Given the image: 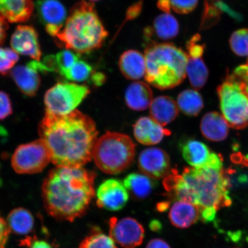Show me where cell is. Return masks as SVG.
Instances as JSON below:
<instances>
[{"label": "cell", "instance_id": "cell-1", "mask_svg": "<svg viewBox=\"0 0 248 248\" xmlns=\"http://www.w3.org/2000/svg\"><path fill=\"white\" fill-rule=\"evenodd\" d=\"M163 185L175 199L197 206L203 222L214 221L217 211L232 203L229 195L230 179L223 167L222 156L215 153L201 168L185 167L181 173L172 170L164 178Z\"/></svg>", "mask_w": 248, "mask_h": 248}, {"label": "cell", "instance_id": "cell-2", "mask_svg": "<svg viewBox=\"0 0 248 248\" xmlns=\"http://www.w3.org/2000/svg\"><path fill=\"white\" fill-rule=\"evenodd\" d=\"M40 139L57 167H81L91 162L98 132L89 116L75 110L66 115L46 113L39 126Z\"/></svg>", "mask_w": 248, "mask_h": 248}, {"label": "cell", "instance_id": "cell-3", "mask_svg": "<svg viewBox=\"0 0 248 248\" xmlns=\"http://www.w3.org/2000/svg\"><path fill=\"white\" fill-rule=\"evenodd\" d=\"M95 176L83 167L52 169L42 186L46 212L55 219L69 222L84 215L94 197Z\"/></svg>", "mask_w": 248, "mask_h": 248}, {"label": "cell", "instance_id": "cell-4", "mask_svg": "<svg viewBox=\"0 0 248 248\" xmlns=\"http://www.w3.org/2000/svg\"><path fill=\"white\" fill-rule=\"evenodd\" d=\"M108 36L94 4L82 1L71 9L63 29L55 37L60 46L77 53L88 54L101 48Z\"/></svg>", "mask_w": 248, "mask_h": 248}, {"label": "cell", "instance_id": "cell-5", "mask_svg": "<svg viewBox=\"0 0 248 248\" xmlns=\"http://www.w3.org/2000/svg\"><path fill=\"white\" fill-rule=\"evenodd\" d=\"M145 80L160 90L175 88L186 78L188 55L172 43H152L145 49Z\"/></svg>", "mask_w": 248, "mask_h": 248}, {"label": "cell", "instance_id": "cell-6", "mask_svg": "<svg viewBox=\"0 0 248 248\" xmlns=\"http://www.w3.org/2000/svg\"><path fill=\"white\" fill-rule=\"evenodd\" d=\"M135 154L136 145L128 135L107 132L97 140L93 157L102 172L117 175L131 166Z\"/></svg>", "mask_w": 248, "mask_h": 248}, {"label": "cell", "instance_id": "cell-7", "mask_svg": "<svg viewBox=\"0 0 248 248\" xmlns=\"http://www.w3.org/2000/svg\"><path fill=\"white\" fill-rule=\"evenodd\" d=\"M220 108L229 127L243 129L248 126V93L230 73L217 89Z\"/></svg>", "mask_w": 248, "mask_h": 248}, {"label": "cell", "instance_id": "cell-8", "mask_svg": "<svg viewBox=\"0 0 248 248\" xmlns=\"http://www.w3.org/2000/svg\"><path fill=\"white\" fill-rule=\"evenodd\" d=\"M90 92L88 87L84 85L58 83L46 93V113L66 115L73 112Z\"/></svg>", "mask_w": 248, "mask_h": 248}, {"label": "cell", "instance_id": "cell-9", "mask_svg": "<svg viewBox=\"0 0 248 248\" xmlns=\"http://www.w3.org/2000/svg\"><path fill=\"white\" fill-rule=\"evenodd\" d=\"M50 162L51 152L42 139L20 145L12 158V167L20 174L41 172Z\"/></svg>", "mask_w": 248, "mask_h": 248}, {"label": "cell", "instance_id": "cell-10", "mask_svg": "<svg viewBox=\"0 0 248 248\" xmlns=\"http://www.w3.org/2000/svg\"><path fill=\"white\" fill-rule=\"evenodd\" d=\"M110 237L124 248H135L141 245L144 237L143 227L136 219L115 217L109 221Z\"/></svg>", "mask_w": 248, "mask_h": 248}, {"label": "cell", "instance_id": "cell-11", "mask_svg": "<svg viewBox=\"0 0 248 248\" xmlns=\"http://www.w3.org/2000/svg\"><path fill=\"white\" fill-rule=\"evenodd\" d=\"M138 166L144 175L153 179L166 178L171 171L169 155L159 148L142 151L139 155Z\"/></svg>", "mask_w": 248, "mask_h": 248}, {"label": "cell", "instance_id": "cell-12", "mask_svg": "<svg viewBox=\"0 0 248 248\" xmlns=\"http://www.w3.org/2000/svg\"><path fill=\"white\" fill-rule=\"evenodd\" d=\"M35 6L46 32L52 37L57 36L66 23V8L58 0H38Z\"/></svg>", "mask_w": 248, "mask_h": 248}, {"label": "cell", "instance_id": "cell-13", "mask_svg": "<svg viewBox=\"0 0 248 248\" xmlns=\"http://www.w3.org/2000/svg\"><path fill=\"white\" fill-rule=\"evenodd\" d=\"M97 204L100 208L109 211H119L126 205L129 200L128 191L119 180H107L97 190Z\"/></svg>", "mask_w": 248, "mask_h": 248}, {"label": "cell", "instance_id": "cell-14", "mask_svg": "<svg viewBox=\"0 0 248 248\" xmlns=\"http://www.w3.org/2000/svg\"><path fill=\"white\" fill-rule=\"evenodd\" d=\"M11 45L18 54L27 56L37 61L41 58L38 33L32 27L17 26L12 36Z\"/></svg>", "mask_w": 248, "mask_h": 248}, {"label": "cell", "instance_id": "cell-15", "mask_svg": "<svg viewBox=\"0 0 248 248\" xmlns=\"http://www.w3.org/2000/svg\"><path fill=\"white\" fill-rule=\"evenodd\" d=\"M134 136L140 143L145 145L159 144L164 136L170 134L151 117H142L133 125Z\"/></svg>", "mask_w": 248, "mask_h": 248}, {"label": "cell", "instance_id": "cell-16", "mask_svg": "<svg viewBox=\"0 0 248 248\" xmlns=\"http://www.w3.org/2000/svg\"><path fill=\"white\" fill-rule=\"evenodd\" d=\"M229 127L222 114L216 111L204 114L200 125L203 137L213 142L222 141L227 138Z\"/></svg>", "mask_w": 248, "mask_h": 248}, {"label": "cell", "instance_id": "cell-17", "mask_svg": "<svg viewBox=\"0 0 248 248\" xmlns=\"http://www.w3.org/2000/svg\"><path fill=\"white\" fill-rule=\"evenodd\" d=\"M32 0H0V16L10 23H23L31 17Z\"/></svg>", "mask_w": 248, "mask_h": 248}, {"label": "cell", "instance_id": "cell-18", "mask_svg": "<svg viewBox=\"0 0 248 248\" xmlns=\"http://www.w3.org/2000/svg\"><path fill=\"white\" fill-rule=\"evenodd\" d=\"M121 72L126 78L138 80L145 76L146 64L144 55L136 50L126 51L121 55L119 60Z\"/></svg>", "mask_w": 248, "mask_h": 248}, {"label": "cell", "instance_id": "cell-19", "mask_svg": "<svg viewBox=\"0 0 248 248\" xmlns=\"http://www.w3.org/2000/svg\"><path fill=\"white\" fill-rule=\"evenodd\" d=\"M11 76L24 94L33 97L38 92L40 78L37 71L29 65L17 66L11 71Z\"/></svg>", "mask_w": 248, "mask_h": 248}, {"label": "cell", "instance_id": "cell-20", "mask_svg": "<svg viewBox=\"0 0 248 248\" xmlns=\"http://www.w3.org/2000/svg\"><path fill=\"white\" fill-rule=\"evenodd\" d=\"M198 207L187 202L178 201L173 204L169 213L170 222L176 227L184 229L190 227L200 218Z\"/></svg>", "mask_w": 248, "mask_h": 248}, {"label": "cell", "instance_id": "cell-21", "mask_svg": "<svg viewBox=\"0 0 248 248\" xmlns=\"http://www.w3.org/2000/svg\"><path fill=\"white\" fill-rule=\"evenodd\" d=\"M125 100L127 106L131 109L144 110L150 107L153 101V93L147 83L133 82L126 90Z\"/></svg>", "mask_w": 248, "mask_h": 248}, {"label": "cell", "instance_id": "cell-22", "mask_svg": "<svg viewBox=\"0 0 248 248\" xmlns=\"http://www.w3.org/2000/svg\"><path fill=\"white\" fill-rule=\"evenodd\" d=\"M181 149L186 162L195 168L205 166L213 153L205 144L195 140L185 141L181 145Z\"/></svg>", "mask_w": 248, "mask_h": 248}, {"label": "cell", "instance_id": "cell-23", "mask_svg": "<svg viewBox=\"0 0 248 248\" xmlns=\"http://www.w3.org/2000/svg\"><path fill=\"white\" fill-rule=\"evenodd\" d=\"M178 109L177 104L168 96L155 98L150 105L151 117L162 126L175 120L178 115Z\"/></svg>", "mask_w": 248, "mask_h": 248}, {"label": "cell", "instance_id": "cell-24", "mask_svg": "<svg viewBox=\"0 0 248 248\" xmlns=\"http://www.w3.org/2000/svg\"><path fill=\"white\" fill-rule=\"evenodd\" d=\"M124 185L133 197L138 199H144L151 193L154 188V182L144 174L130 173L124 179Z\"/></svg>", "mask_w": 248, "mask_h": 248}, {"label": "cell", "instance_id": "cell-25", "mask_svg": "<svg viewBox=\"0 0 248 248\" xmlns=\"http://www.w3.org/2000/svg\"><path fill=\"white\" fill-rule=\"evenodd\" d=\"M7 222L11 232L18 235L30 233L34 226L32 214L22 207H18L11 211L8 216Z\"/></svg>", "mask_w": 248, "mask_h": 248}, {"label": "cell", "instance_id": "cell-26", "mask_svg": "<svg viewBox=\"0 0 248 248\" xmlns=\"http://www.w3.org/2000/svg\"><path fill=\"white\" fill-rule=\"evenodd\" d=\"M179 110L186 115L196 116L203 108V101L196 90L187 89L182 92L177 98Z\"/></svg>", "mask_w": 248, "mask_h": 248}, {"label": "cell", "instance_id": "cell-27", "mask_svg": "<svg viewBox=\"0 0 248 248\" xmlns=\"http://www.w3.org/2000/svg\"><path fill=\"white\" fill-rule=\"evenodd\" d=\"M225 11L231 14L230 9L221 0H205L200 29L205 30L215 26L221 19L223 12Z\"/></svg>", "mask_w": 248, "mask_h": 248}, {"label": "cell", "instance_id": "cell-28", "mask_svg": "<svg viewBox=\"0 0 248 248\" xmlns=\"http://www.w3.org/2000/svg\"><path fill=\"white\" fill-rule=\"evenodd\" d=\"M187 73L190 84L195 90L203 88L209 77V70L202 58H193L188 57Z\"/></svg>", "mask_w": 248, "mask_h": 248}, {"label": "cell", "instance_id": "cell-29", "mask_svg": "<svg viewBox=\"0 0 248 248\" xmlns=\"http://www.w3.org/2000/svg\"><path fill=\"white\" fill-rule=\"evenodd\" d=\"M179 30L178 21L170 14L160 15L154 21V31L157 38L168 40L175 38Z\"/></svg>", "mask_w": 248, "mask_h": 248}, {"label": "cell", "instance_id": "cell-30", "mask_svg": "<svg viewBox=\"0 0 248 248\" xmlns=\"http://www.w3.org/2000/svg\"><path fill=\"white\" fill-rule=\"evenodd\" d=\"M231 48L239 57H248V29H243L234 31L229 40Z\"/></svg>", "mask_w": 248, "mask_h": 248}, {"label": "cell", "instance_id": "cell-31", "mask_svg": "<svg viewBox=\"0 0 248 248\" xmlns=\"http://www.w3.org/2000/svg\"><path fill=\"white\" fill-rule=\"evenodd\" d=\"M93 67L83 61H78L64 74L63 77L74 82H83L91 79L93 76Z\"/></svg>", "mask_w": 248, "mask_h": 248}, {"label": "cell", "instance_id": "cell-32", "mask_svg": "<svg viewBox=\"0 0 248 248\" xmlns=\"http://www.w3.org/2000/svg\"><path fill=\"white\" fill-rule=\"evenodd\" d=\"M79 248H118L110 237L96 231L86 237Z\"/></svg>", "mask_w": 248, "mask_h": 248}, {"label": "cell", "instance_id": "cell-33", "mask_svg": "<svg viewBox=\"0 0 248 248\" xmlns=\"http://www.w3.org/2000/svg\"><path fill=\"white\" fill-rule=\"evenodd\" d=\"M58 66V72L62 76L69 70L78 61L79 56L69 50H63L55 55Z\"/></svg>", "mask_w": 248, "mask_h": 248}, {"label": "cell", "instance_id": "cell-34", "mask_svg": "<svg viewBox=\"0 0 248 248\" xmlns=\"http://www.w3.org/2000/svg\"><path fill=\"white\" fill-rule=\"evenodd\" d=\"M18 55L14 49L0 47V74L5 75L18 61Z\"/></svg>", "mask_w": 248, "mask_h": 248}, {"label": "cell", "instance_id": "cell-35", "mask_svg": "<svg viewBox=\"0 0 248 248\" xmlns=\"http://www.w3.org/2000/svg\"><path fill=\"white\" fill-rule=\"evenodd\" d=\"M199 0H170L172 10L179 14H188L193 12Z\"/></svg>", "mask_w": 248, "mask_h": 248}, {"label": "cell", "instance_id": "cell-36", "mask_svg": "<svg viewBox=\"0 0 248 248\" xmlns=\"http://www.w3.org/2000/svg\"><path fill=\"white\" fill-rule=\"evenodd\" d=\"M201 39V37L199 34H196L187 42L186 47H187L188 57L202 58L205 46L198 43Z\"/></svg>", "mask_w": 248, "mask_h": 248}, {"label": "cell", "instance_id": "cell-37", "mask_svg": "<svg viewBox=\"0 0 248 248\" xmlns=\"http://www.w3.org/2000/svg\"><path fill=\"white\" fill-rule=\"evenodd\" d=\"M231 74L248 93V60L246 64L237 67Z\"/></svg>", "mask_w": 248, "mask_h": 248}, {"label": "cell", "instance_id": "cell-38", "mask_svg": "<svg viewBox=\"0 0 248 248\" xmlns=\"http://www.w3.org/2000/svg\"><path fill=\"white\" fill-rule=\"evenodd\" d=\"M12 113V103L7 93L0 91V120H4Z\"/></svg>", "mask_w": 248, "mask_h": 248}, {"label": "cell", "instance_id": "cell-39", "mask_svg": "<svg viewBox=\"0 0 248 248\" xmlns=\"http://www.w3.org/2000/svg\"><path fill=\"white\" fill-rule=\"evenodd\" d=\"M11 231L7 222L0 215V248H5Z\"/></svg>", "mask_w": 248, "mask_h": 248}, {"label": "cell", "instance_id": "cell-40", "mask_svg": "<svg viewBox=\"0 0 248 248\" xmlns=\"http://www.w3.org/2000/svg\"><path fill=\"white\" fill-rule=\"evenodd\" d=\"M143 0H140L139 2L132 5L128 9L126 13V21L134 19L140 14Z\"/></svg>", "mask_w": 248, "mask_h": 248}, {"label": "cell", "instance_id": "cell-41", "mask_svg": "<svg viewBox=\"0 0 248 248\" xmlns=\"http://www.w3.org/2000/svg\"><path fill=\"white\" fill-rule=\"evenodd\" d=\"M106 80V76L101 73H94L91 78L92 84L95 86H100Z\"/></svg>", "mask_w": 248, "mask_h": 248}, {"label": "cell", "instance_id": "cell-42", "mask_svg": "<svg viewBox=\"0 0 248 248\" xmlns=\"http://www.w3.org/2000/svg\"><path fill=\"white\" fill-rule=\"evenodd\" d=\"M8 25L4 18L0 16V45L2 44L7 36Z\"/></svg>", "mask_w": 248, "mask_h": 248}, {"label": "cell", "instance_id": "cell-43", "mask_svg": "<svg viewBox=\"0 0 248 248\" xmlns=\"http://www.w3.org/2000/svg\"><path fill=\"white\" fill-rule=\"evenodd\" d=\"M146 248H170L165 241L160 239H154L150 241Z\"/></svg>", "mask_w": 248, "mask_h": 248}, {"label": "cell", "instance_id": "cell-44", "mask_svg": "<svg viewBox=\"0 0 248 248\" xmlns=\"http://www.w3.org/2000/svg\"><path fill=\"white\" fill-rule=\"evenodd\" d=\"M157 6L160 10L165 14H170V0H158Z\"/></svg>", "mask_w": 248, "mask_h": 248}, {"label": "cell", "instance_id": "cell-45", "mask_svg": "<svg viewBox=\"0 0 248 248\" xmlns=\"http://www.w3.org/2000/svg\"><path fill=\"white\" fill-rule=\"evenodd\" d=\"M31 248H52L50 244L43 240H35L31 242Z\"/></svg>", "mask_w": 248, "mask_h": 248}, {"label": "cell", "instance_id": "cell-46", "mask_svg": "<svg viewBox=\"0 0 248 248\" xmlns=\"http://www.w3.org/2000/svg\"><path fill=\"white\" fill-rule=\"evenodd\" d=\"M89 1H100V0H89Z\"/></svg>", "mask_w": 248, "mask_h": 248}]
</instances>
